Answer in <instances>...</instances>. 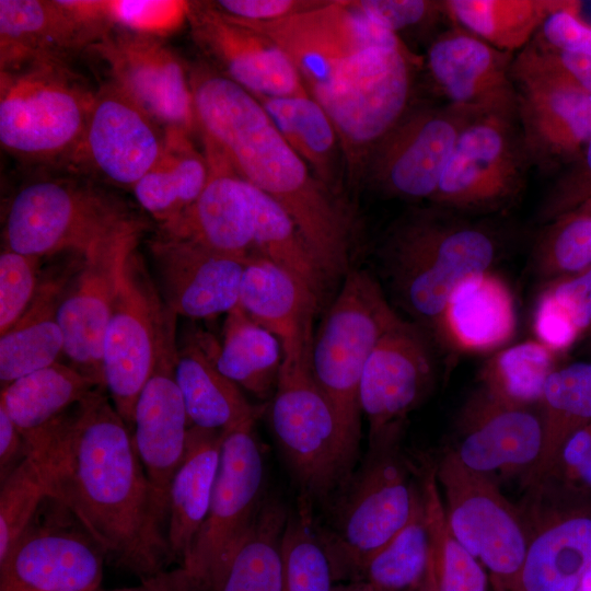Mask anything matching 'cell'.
<instances>
[{
  "mask_svg": "<svg viewBox=\"0 0 591 591\" xmlns=\"http://www.w3.org/2000/svg\"><path fill=\"white\" fill-rule=\"evenodd\" d=\"M166 130L111 82L95 92L81 143L68 165L132 188L163 151Z\"/></svg>",
  "mask_w": 591,
  "mask_h": 591,
  "instance_id": "obj_20",
  "label": "cell"
},
{
  "mask_svg": "<svg viewBox=\"0 0 591 591\" xmlns=\"http://www.w3.org/2000/svg\"><path fill=\"white\" fill-rule=\"evenodd\" d=\"M413 591H439L438 586H437V580H436V575H434V570H433L431 556L429 558V565H428V569H427V572L425 575V578L419 583V586L417 588H415Z\"/></svg>",
  "mask_w": 591,
  "mask_h": 591,
  "instance_id": "obj_61",
  "label": "cell"
},
{
  "mask_svg": "<svg viewBox=\"0 0 591 591\" xmlns=\"http://www.w3.org/2000/svg\"><path fill=\"white\" fill-rule=\"evenodd\" d=\"M177 346L166 348L142 387L134 413L135 447L157 511L167 529L169 494L187 443L189 421L175 381Z\"/></svg>",
  "mask_w": 591,
  "mask_h": 591,
  "instance_id": "obj_25",
  "label": "cell"
},
{
  "mask_svg": "<svg viewBox=\"0 0 591 591\" xmlns=\"http://www.w3.org/2000/svg\"><path fill=\"white\" fill-rule=\"evenodd\" d=\"M579 589L580 591H591V566L584 573Z\"/></svg>",
  "mask_w": 591,
  "mask_h": 591,
  "instance_id": "obj_64",
  "label": "cell"
},
{
  "mask_svg": "<svg viewBox=\"0 0 591 591\" xmlns=\"http://www.w3.org/2000/svg\"><path fill=\"white\" fill-rule=\"evenodd\" d=\"M555 5L591 27V0H555Z\"/></svg>",
  "mask_w": 591,
  "mask_h": 591,
  "instance_id": "obj_60",
  "label": "cell"
},
{
  "mask_svg": "<svg viewBox=\"0 0 591 591\" xmlns=\"http://www.w3.org/2000/svg\"><path fill=\"white\" fill-rule=\"evenodd\" d=\"M144 222L112 236L83 257L60 300L57 318L63 355L70 364L104 386V335L117 296L124 264L138 245Z\"/></svg>",
  "mask_w": 591,
  "mask_h": 591,
  "instance_id": "obj_18",
  "label": "cell"
},
{
  "mask_svg": "<svg viewBox=\"0 0 591 591\" xmlns=\"http://www.w3.org/2000/svg\"><path fill=\"white\" fill-rule=\"evenodd\" d=\"M432 382L427 340L418 326L404 321L380 340L361 376L359 403L369 425L368 439L404 431Z\"/></svg>",
  "mask_w": 591,
  "mask_h": 591,
  "instance_id": "obj_24",
  "label": "cell"
},
{
  "mask_svg": "<svg viewBox=\"0 0 591 591\" xmlns=\"http://www.w3.org/2000/svg\"><path fill=\"white\" fill-rule=\"evenodd\" d=\"M591 566V507L553 514L530 535L515 591H577Z\"/></svg>",
  "mask_w": 591,
  "mask_h": 591,
  "instance_id": "obj_30",
  "label": "cell"
},
{
  "mask_svg": "<svg viewBox=\"0 0 591 591\" xmlns=\"http://www.w3.org/2000/svg\"><path fill=\"white\" fill-rule=\"evenodd\" d=\"M528 61L591 95V56L555 50L533 40L518 51Z\"/></svg>",
  "mask_w": 591,
  "mask_h": 591,
  "instance_id": "obj_55",
  "label": "cell"
},
{
  "mask_svg": "<svg viewBox=\"0 0 591 591\" xmlns=\"http://www.w3.org/2000/svg\"><path fill=\"white\" fill-rule=\"evenodd\" d=\"M568 213H575V215H582V216H591V199L580 205L575 210L568 212Z\"/></svg>",
  "mask_w": 591,
  "mask_h": 591,
  "instance_id": "obj_63",
  "label": "cell"
},
{
  "mask_svg": "<svg viewBox=\"0 0 591 591\" xmlns=\"http://www.w3.org/2000/svg\"><path fill=\"white\" fill-rule=\"evenodd\" d=\"M551 476L563 480L565 489L578 497L591 496V422L566 441L547 478Z\"/></svg>",
  "mask_w": 591,
  "mask_h": 591,
  "instance_id": "obj_54",
  "label": "cell"
},
{
  "mask_svg": "<svg viewBox=\"0 0 591 591\" xmlns=\"http://www.w3.org/2000/svg\"><path fill=\"white\" fill-rule=\"evenodd\" d=\"M109 32L91 0H0V71L66 62Z\"/></svg>",
  "mask_w": 591,
  "mask_h": 591,
  "instance_id": "obj_22",
  "label": "cell"
},
{
  "mask_svg": "<svg viewBox=\"0 0 591 591\" xmlns=\"http://www.w3.org/2000/svg\"><path fill=\"white\" fill-rule=\"evenodd\" d=\"M350 5L373 24L398 35L447 16L444 0H349ZM448 18V16H447Z\"/></svg>",
  "mask_w": 591,
  "mask_h": 591,
  "instance_id": "obj_51",
  "label": "cell"
},
{
  "mask_svg": "<svg viewBox=\"0 0 591 591\" xmlns=\"http://www.w3.org/2000/svg\"><path fill=\"white\" fill-rule=\"evenodd\" d=\"M95 92L66 62L0 71V142L30 163L68 164L83 138Z\"/></svg>",
  "mask_w": 591,
  "mask_h": 591,
  "instance_id": "obj_8",
  "label": "cell"
},
{
  "mask_svg": "<svg viewBox=\"0 0 591 591\" xmlns=\"http://www.w3.org/2000/svg\"><path fill=\"white\" fill-rule=\"evenodd\" d=\"M288 513L278 500L264 501L219 591H281L280 546Z\"/></svg>",
  "mask_w": 591,
  "mask_h": 591,
  "instance_id": "obj_43",
  "label": "cell"
},
{
  "mask_svg": "<svg viewBox=\"0 0 591 591\" xmlns=\"http://www.w3.org/2000/svg\"><path fill=\"white\" fill-rule=\"evenodd\" d=\"M92 49L109 81L165 130H196L189 71L163 39L114 28Z\"/></svg>",
  "mask_w": 591,
  "mask_h": 591,
  "instance_id": "obj_19",
  "label": "cell"
},
{
  "mask_svg": "<svg viewBox=\"0 0 591 591\" xmlns=\"http://www.w3.org/2000/svg\"><path fill=\"white\" fill-rule=\"evenodd\" d=\"M420 491L430 537V556L439 591H486L487 576L451 532L438 488L436 467L421 478Z\"/></svg>",
  "mask_w": 591,
  "mask_h": 591,
  "instance_id": "obj_42",
  "label": "cell"
},
{
  "mask_svg": "<svg viewBox=\"0 0 591 591\" xmlns=\"http://www.w3.org/2000/svg\"><path fill=\"white\" fill-rule=\"evenodd\" d=\"M190 1L106 0L105 11L113 28L163 39L188 23Z\"/></svg>",
  "mask_w": 591,
  "mask_h": 591,
  "instance_id": "obj_49",
  "label": "cell"
},
{
  "mask_svg": "<svg viewBox=\"0 0 591 591\" xmlns=\"http://www.w3.org/2000/svg\"><path fill=\"white\" fill-rule=\"evenodd\" d=\"M192 36L215 69L263 96L310 95L287 55L266 35L220 12L211 1H190Z\"/></svg>",
  "mask_w": 591,
  "mask_h": 591,
  "instance_id": "obj_21",
  "label": "cell"
},
{
  "mask_svg": "<svg viewBox=\"0 0 591 591\" xmlns=\"http://www.w3.org/2000/svg\"><path fill=\"white\" fill-rule=\"evenodd\" d=\"M555 354L538 340L506 348L484 367L482 389L505 403L533 406L541 402L544 384L556 370Z\"/></svg>",
  "mask_w": 591,
  "mask_h": 591,
  "instance_id": "obj_44",
  "label": "cell"
},
{
  "mask_svg": "<svg viewBox=\"0 0 591 591\" xmlns=\"http://www.w3.org/2000/svg\"><path fill=\"white\" fill-rule=\"evenodd\" d=\"M237 305L278 338L282 361L310 360L313 320L321 302L302 281L254 254L245 263Z\"/></svg>",
  "mask_w": 591,
  "mask_h": 591,
  "instance_id": "obj_28",
  "label": "cell"
},
{
  "mask_svg": "<svg viewBox=\"0 0 591 591\" xmlns=\"http://www.w3.org/2000/svg\"><path fill=\"white\" fill-rule=\"evenodd\" d=\"M80 264L65 275L49 276L40 280L25 313L1 335V387L58 362V357L63 355V334L57 311L65 290Z\"/></svg>",
  "mask_w": 591,
  "mask_h": 591,
  "instance_id": "obj_34",
  "label": "cell"
},
{
  "mask_svg": "<svg viewBox=\"0 0 591 591\" xmlns=\"http://www.w3.org/2000/svg\"><path fill=\"white\" fill-rule=\"evenodd\" d=\"M39 259L3 247L0 254V334L25 313L39 286Z\"/></svg>",
  "mask_w": 591,
  "mask_h": 591,
  "instance_id": "obj_50",
  "label": "cell"
},
{
  "mask_svg": "<svg viewBox=\"0 0 591 591\" xmlns=\"http://www.w3.org/2000/svg\"><path fill=\"white\" fill-rule=\"evenodd\" d=\"M403 434L369 439L360 468L338 493L335 532L322 540L335 581L361 580L369 560L410 520L419 489L402 451Z\"/></svg>",
  "mask_w": 591,
  "mask_h": 591,
  "instance_id": "obj_5",
  "label": "cell"
},
{
  "mask_svg": "<svg viewBox=\"0 0 591 591\" xmlns=\"http://www.w3.org/2000/svg\"><path fill=\"white\" fill-rule=\"evenodd\" d=\"M532 40L546 48L591 56V27L556 5Z\"/></svg>",
  "mask_w": 591,
  "mask_h": 591,
  "instance_id": "obj_56",
  "label": "cell"
},
{
  "mask_svg": "<svg viewBox=\"0 0 591 591\" xmlns=\"http://www.w3.org/2000/svg\"><path fill=\"white\" fill-rule=\"evenodd\" d=\"M243 181L254 219V254L289 271L322 303L332 285L296 223L275 200Z\"/></svg>",
  "mask_w": 591,
  "mask_h": 591,
  "instance_id": "obj_40",
  "label": "cell"
},
{
  "mask_svg": "<svg viewBox=\"0 0 591 591\" xmlns=\"http://www.w3.org/2000/svg\"><path fill=\"white\" fill-rule=\"evenodd\" d=\"M143 221L117 197L76 177L25 184L12 198L4 246L42 258L61 253L85 257L117 233Z\"/></svg>",
  "mask_w": 591,
  "mask_h": 591,
  "instance_id": "obj_7",
  "label": "cell"
},
{
  "mask_svg": "<svg viewBox=\"0 0 591 591\" xmlns=\"http://www.w3.org/2000/svg\"><path fill=\"white\" fill-rule=\"evenodd\" d=\"M497 253L498 241L488 228L432 205L408 210L390 227L379 260L398 304L438 332L453 290L488 270Z\"/></svg>",
  "mask_w": 591,
  "mask_h": 591,
  "instance_id": "obj_3",
  "label": "cell"
},
{
  "mask_svg": "<svg viewBox=\"0 0 591 591\" xmlns=\"http://www.w3.org/2000/svg\"><path fill=\"white\" fill-rule=\"evenodd\" d=\"M27 455L25 441L3 408L0 407V479Z\"/></svg>",
  "mask_w": 591,
  "mask_h": 591,
  "instance_id": "obj_58",
  "label": "cell"
},
{
  "mask_svg": "<svg viewBox=\"0 0 591 591\" xmlns=\"http://www.w3.org/2000/svg\"><path fill=\"white\" fill-rule=\"evenodd\" d=\"M105 387L25 439L48 497L63 505L120 568L142 579L173 563L166 525L127 422Z\"/></svg>",
  "mask_w": 591,
  "mask_h": 591,
  "instance_id": "obj_1",
  "label": "cell"
},
{
  "mask_svg": "<svg viewBox=\"0 0 591 591\" xmlns=\"http://www.w3.org/2000/svg\"><path fill=\"white\" fill-rule=\"evenodd\" d=\"M174 316L152 286L136 246L121 270L102 358L104 387L128 426L159 357L176 345Z\"/></svg>",
  "mask_w": 591,
  "mask_h": 591,
  "instance_id": "obj_10",
  "label": "cell"
},
{
  "mask_svg": "<svg viewBox=\"0 0 591 591\" xmlns=\"http://www.w3.org/2000/svg\"><path fill=\"white\" fill-rule=\"evenodd\" d=\"M46 497L43 477L30 455L1 479L0 563L28 526Z\"/></svg>",
  "mask_w": 591,
  "mask_h": 591,
  "instance_id": "obj_48",
  "label": "cell"
},
{
  "mask_svg": "<svg viewBox=\"0 0 591 591\" xmlns=\"http://www.w3.org/2000/svg\"><path fill=\"white\" fill-rule=\"evenodd\" d=\"M460 433L454 451L468 468L529 475L542 452L543 420L532 406L505 403L480 387L462 413Z\"/></svg>",
  "mask_w": 591,
  "mask_h": 591,
  "instance_id": "obj_27",
  "label": "cell"
},
{
  "mask_svg": "<svg viewBox=\"0 0 591 591\" xmlns=\"http://www.w3.org/2000/svg\"><path fill=\"white\" fill-rule=\"evenodd\" d=\"M533 258L540 275L551 281L591 267V216L566 213L548 222Z\"/></svg>",
  "mask_w": 591,
  "mask_h": 591,
  "instance_id": "obj_47",
  "label": "cell"
},
{
  "mask_svg": "<svg viewBox=\"0 0 591 591\" xmlns=\"http://www.w3.org/2000/svg\"><path fill=\"white\" fill-rule=\"evenodd\" d=\"M174 375L190 427L225 433L255 424L260 414L262 407L217 369L202 334L177 348Z\"/></svg>",
  "mask_w": 591,
  "mask_h": 591,
  "instance_id": "obj_32",
  "label": "cell"
},
{
  "mask_svg": "<svg viewBox=\"0 0 591 591\" xmlns=\"http://www.w3.org/2000/svg\"><path fill=\"white\" fill-rule=\"evenodd\" d=\"M429 558L430 537L419 488L410 520L369 560L361 580L375 591H413L425 578Z\"/></svg>",
  "mask_w": 591,
  "mask_h": 591,
  "instance_id": "obj_45",
  "label": "cell"
},
{
  "mask_svg": "<svg viewBox=\"0 0 591 591\" xmlns=\"http://www.w3.org/2000/svg\"><path fill=\"white\" fill-rule=\"evenodd\" d=\"M236 21L278 45L309 93L325 84L351 55L372 46L405 44L366 19L349 0H326L315 9L271 22Z\"/></svg>",
  "mask_w": 591,
  "mask_h": 591,
  "instance_id": "obj_17",
  "label": "cell"
},
{
  "mask_svg": "<svg viewBox=\"0 0 591 591\" xmlns=\"http://www.w3.org/2000/svg\"><path fill=\"white\" fill-rule=\"evenodd\" d=\"M103 386L71 364L56 362L1 387L0 407L23 439L45 429Z\"/></svg>",
  "mask_w": 591,
  "mask_h": 591,
  "instance_id": "obj_38",
  "label": "cell"
},
{
  "mask_svg": "<svg viewBox=\"0 0 591 591\" xmlns=\"http://www.w3.org/2000/svg\"><path fill=\"white\" fill-rule=\"evenodd\" d=\"M540 403L543 444L540 459L526 477L532 486L544 483L566 441L591 422V363L576 362L554 370L544 384Z\"/></svg>",
  "mask_w": 591,
  "mask_h": 591,
  "instance_id": "obj_39",
  "label": "cell"
},
{
  "mask_svg": "<svg viewBox=\"0 0 591 591\" xmlns=\"http://www.w3.org/2000/svg\"><path fill=\"white\" fill-rule=\"evenodd\" d=\"M531 167L518 115L486 113L460 136L429 201L462 216L499 212L521 197Z\"/></svg>",
  "mask_w": 591,
  "mask_h": 591,
  "instance_id": "obj_11",
  "label": "cell"
},
{
  "mask_svg": "<svg viewBox=\"0 0 591 591\" xmlns=\"http://www.w3.org/2000/svg\"><path fill=\"white\" fill-rule=\"evenodd\" d=\"M222 433L189 427L186 451L169 494L167 545L173 563L185 566L206 519L218 473Z\"/></svg>",
  "mask_w": 591,
  "mask_h": 591,
  "instance_id": "obj_33",
  "label": "cell"
},
{
  "mask_svg": "<svg viewBox=\"0 0 591 591\" xmlns=\"http://www.w3.org/2000/svg\"><path fill=\"white\" fill-rule=\"evenodd\" d=\"M207 161L210 173L200 196L160 231L246 262L254 254V219L244 181L221 163Z\"/></svg>",
  "mask_w": 591,
  "mask_h": 591,
  "instance_id": "obj_29",
  "label": "cell"
},
{
  "mask_svg": "<svg viewBox=\"0 0 591 591\" xmlns=\"http://www.w3.org/2000/svg\"><path fill=\"white\" fill-rule=\"evenodd\" d=\"M314 176L339 196L344 155L337 131L325 109L311 95H254Z\"/></svg>",
  "mask_w": 591,
  "mask_h": 591,
  "instance_id": "obj_36",
  "label": "cell"
},
{
  "mask_svg": "<svg viewBox=\"0 0 591 591\" xmlns=\"http://www.w3.org/2000/svg\"><path fill=\"white\" fill-rule=\"evenodd\" d=\"M46 498L0 563V591H99L106 555L63 505L49 497L48 510Z\"/></svg>",
  "mask_w": 591,
  "mask_h": 591,
  "instance_id": "obj_15",
  "label": "cell"
},
{
  "mask_svg": "<svg viewBox=\"0 0 591 591\" xmlns=\"http://www.w3.org/2000/svg\"><path fill=\"white\" fill-rule=\"evenodd\" d=\"M333 591H375L368 582L347 581L345 583L335 584Z\"/></svg>",
  "mask_w": 591,
  "mask_h": 591,
  "instance_id": "obj_62",
  "label": "cell"
},
{
  "mask_svg": "<svg viewBox=\"0 0 591 591\" xmlns=\"http://www.w3.org/2000/svg\"><path fill=\"white\" fill-rule=\"evenodd\" d=\"M112 591H201L194 575L185 567L166 569L141 580L136 587Z\"/></svg>",
  "mask_w": 591,
  "mask_h": 591,
  "instance_id": "obj_59",
  "label": "cell"
},
{
  "mask_svg": "<svg viewBox=\"0 0 591 591\" xmlns=\"http://www.w3.org/2000/svg\"><path fill=\"white\" fill-rule=\"evenodd\" d=\"M514 56L453 24L431 40L426 66L447 102L517 114Z\"/></svg>",
  "mask_w": 591,
  "mask_h": 591,
  "instance_id": "obj_26",
  "label": "cell"
},
{
  "mask_svg": "<svg viewBox=\"0 0 591 591\" xmlns=\"http://www.w3.org/2000/svg\"><path fill=\"white\" fill-rule=\"evenodd\" d=\"M591 199V140L565 169L546 194L537 212L548 223Z\"/></svg>",
  "mask_w": 591,
  "mask_h": 591,
  "instance_id": "obj_52",
  "label": "cell"
},
{
  "mask_svg": "<svg viewBox=\"0 0 591 591\" xmlns=\"http://www.w3.org/2000/svg\"><path fill=\"white\" fill-rule=\"evenodd\" d=\"M205 155L245 179L293 220L331 285L352 269L354 223L248 91L208 65L189 71Z\"/></svg>",
  "mask_w": 591,
  "mask_h": 591,
  "instance_id": "obj_2",
  "label": "cell"
},
{
  "mask_svg": "<svg viewBox=\"0 0 591 591\" xmlns=\"http://www.w3.org/2000/svg\"><path fill=\"white\" fill-rule=\"evenodd\" d=\"M511 79L531 166L544 174L565 169L591 140V95L518 53L511 65Z\"/></svg>",
  "mask_w": 591,
  "mask_h": 591,
  "instance_id": "obj_16",
  "label": "cell"
},
{
  "mask_svg": "<svg viewBox=\"0 0 591 591\" xmlns=\"http://www.w3.org/2000/svg\"><path fill=\"white\" fill-rule=\"evenodd\" d=\"M270 422L302 498L324 502L343 489L354 473L358 452L313 378L310 360L282 361Z\"/></svg>",
  "mask_w": 591,
  "mask_h": 591,
  "instance_id": "obj_9",
  "label": "cell"
},
{
  "mask_svg": "<svg viewBox=\"0 0 591 591\" xmlns=\"http://www.w3.org/2000/svg\"><path fill=\"white\" fill-rule=\"evenodd\" d=\"M448 19L491 46L515 54L534 38L555 0H444Z\"/></svg>",
  "mask_w": 591,
  "mask_h": 591,
  "instance_id": "obj_41",
  "label": "cell"
},
{
  "mask_svg": "<svg viewBox=\"0 0 591 591\" xmlns=\"http://www.w3.org/2000/svg\"><path fill=\"white\" fill-rule=\"evenodd\" d=\"M202 336L224 376L262 399L275 391L283 360L280 341L239 305L227 314L221 344Z\"/></svg>",
  "mask_w": 591,
  "mask_h": 591,
  "instance_id": "obj_37",
  "label": "cell"
},
{
  "mask_svg": "<svg viewBox=\"0 0 591 591\" xmlns=\"http://www.w3.org/2000/svg\"><path fill=\"white\" fill-rule=\"evenodd\" d=\"M403 322L375 277L352 268L314 333L311 372L356 452L361 437L359 386L364 367L380 340Z\"/></svg>",
  "mask_w": 591,
  "mask_h": 591,
  "instance_id": "obj_6",
  "label": "cell"
},
{
  "mask_svg": "<svg viewBox=\"0 0 591 591\" xmlns=\"http://www.w3.org/2000/svg\"><path fill=\"white\" fill-rule=\"evenodd\" d=\"M436 476L453 535L498 587L515 591L530 540L521 513L489 475L465 466L454 450L441 457Z\"/></svg>",
  "mask_w": 591,
  "mask_h": 591,
  "instance_id": "obj_13",
  "label": "cell"
},
{
  "mask_svg": "<svg viewBox=\"0 0 591 591\" xmlns=\"http://www.w3.org/2000/svg\"><path fill=\"white\" fill-rule=\"evenodd\" d=\"M148 251L158 292L174 315L208 320L237 306L245 260L160 230Z\"/></svg>",
  "mask_w": 591,
  "mask_h": 591,
  "instance_id": "obj_23",
  "label": "cell"
},
{
  "mask_svg": "<svg viewBox=\"0 0 591 591\" xmlns=\"http://www.w3.org/2000/svg\"><path fill=\"white\" fill-rule=\"evenodd\" d=\"M326 0H218L223 14L243 22H271L322 5Z\"/></svg>",
  "mask_w": 591,
  "mask_h": 591,
  "instance_id": "obj_57",
  "label": "cell"
},
{
  "mask_svg": "<svg viewBox=\"0 0 591 591\" xmlns=\"http://www.w3.org/2000/svg\"><path fill=\"white\" fill-rule=\"evenodd\" d=\"M311 502L300 499L288 513L281 537V591H333L335 577L327 551L314 530Z\"/></svg>",
  "mask_w": 591,
  "mask_h": 591,
  "instance_id": "obj_46",
  "label": "cell"
},
{
  "mask_svg": "<svg viewBox=\"0 0 591 591\" xmlns=\"http://www.w3.org/2000/svg\"><path fill=\"white\" fill-rule=\"evenodd\" d=\"M422 65L424 58L406 44L368 47L348 57L310 93L337 131L352 184L363 181L372 151L414 104Z\"/></svg>",
  "mask_w": 591,
  "mask_h": 591,
  "instance_id": "obj_4",
  "label": "cell"
},
{
  "mask_svg": "<svg viewBox=\"0 0 591 591\" xmlns=\"http://www.w3.org/2000/svg\"><path fill=\"white\" fill-rule=\"evenodd\" d=\"M486 113L447 101L414 103L372 151L363 181L392 198L430 200L460 136Z\"/></svg>",
  "mask_w": 591,
  "mask_h": 591,
  "instance_id": "obj_14",
  "label": "cell"
},
{
  "mask_svg": "<svg viewBox=\"0 0 591 591\" xmlns=\"http://www.w3.org/2000/svg\"><path fill=\"white\" fill-rule=\"evenodd\" d=\"M169 129L162 153L131 188L142 209L160 225L183 215L200 196L208 178L209 164L190 138Z\"/></svg>",
  "mask_w": 591,
  "mask_h": 591,
  "instance_id": "obj_35",
  "label": "cell"
},
{
  "mask_svg": "<svg viewBox=\"0 0 591 591\" xmlns=\"http://www.w3.org/2000/svg\"><path fill=\"white\" fill-rule=\"evenodd\" d=\"M543 292L579 338L591 329V267L552 280Z\"/></svg>",
  "mask_w": 591,
  "mask_h": 591,
  "instance_id": "obj_53",
  "label": "cell"
},
{
  "mask_svg": "<svg viewBox=\"0 0 591 591\" xmlns=\"http://www.w3.org/2000/svg\"><path fill=\"white\" fill-rule=\"evenodd\" d=\"M253 428L254 424H248L222 433L209 509L183 566L201 591L221 589L264 503V460Z\"/></svg>",
  "mask_w": 591,
  "mask_h": 591,
  "instance_id": "obj_12",
  "label": "cell"
},
{
  "mask_svg": "<svg viewBox=\"0 0 591 591\" xmlns=\"http://www.w3.org/2000/svg\"><path fill=\"white\" fill-rule=\"evenodd\" d=\"M513 296L489 270L464 279L451 293L438 334L456 349L484 352L507 344L515 332Z\"/></svg>",
  "mask_w": 591,
  "mask_h": 591,
  "instance_id": "obj_31",
  "label": "cell"
}]
</instances>
